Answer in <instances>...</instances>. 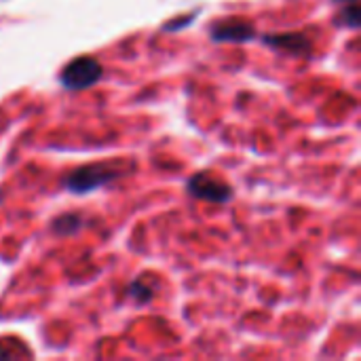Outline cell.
I'll list each match as a JSON object with an SVG mask.
<instances>
[{
	"instance_id": "cell-1",
	"label": "cell",
	"mask_w": 361,
	"mask_h": 361,
	"mask_svg": "<svg viewBox=\"0 0 361 361\" xmlns=\"http://www.w3.org/2000/svg\"><path fill=\"white\" fill-rule=\"evenodd\" d=\"M118 176H121V171H116L112 165H108V163H93V165H82V167L74 169L63 180V186L70 192L85 195V192H91L95 188H102L104 184H108L110 180H114Z\"/></svg>"
},
{
	"instance_id": "cell-2",
	"label": "cell",
	"mask_w": 361,
	"mask_h": 361,
	"mask_svg": "<svg viewBox=\"0 0 361 361\" xmlns=\"http://www.w3.org/2000/svg\"><path fill=\"white\" fill-rule=\"evenodd\" d=\"M102 74H104L102 63H99L95 57L82 55V57L72 59V61L61 70L59 82H61L68 91H82V89H89V87H93L95 82H99Z\"/></svg>"
},
{
	"instance_id": "cell-3",
	"label": "cell",
	"mask_w": 361,
	"mask_h": 361,
	"mask_svg": "<svg viewBox=\"0 0 361 361\" xmlns=\"http://www.w3.org/2000/svg\"><path fill=\"white\" fill-rule=\"evenodd\" d=\"M188 192L195 197V199H201V201H209V203H226L233 199V188L231 184H226L224 180L216 178L214 173H197L188 180L186 184Z\"/></svg>"
},
{
	"instance_id": "cell-4",
	"label": "cell",
	"mask_w": 361,
	"mask_h": 361,
	"mask_svg": "<svg viewBox=\"0 0 361 361\" xmlns=\"http://www.w3.org/2000/svg\"><path fill=\"white\" fill-rule=\"evenodd\" d=\"M209 34L216 42H247L256 36V30L247 21H220Z\"/></svg>"
},
{
	"instance_id": "cell-5",
	"label": "cell",
	"mask_w": 361,
	"mask_h": 361,
	"mask_svg": "<svg viewBox=\"0 0 361 361\" xmlns=\"http://www.w3.org/2000/svg\"><path fill=\"white\" fill-rule=\"evenodd\" d=\"M264 42L279 49V51H286V53H294V55H309L311 53V40L305 36V34H269L264 36Z\"/></svg>"
},
{
	"instance_id": "cell-6",
	"label": "cell",
	"mask_w": 361,
	"mask_h": 361,
	"mask_svg": "<svg viewBox=\"0 0 361 361\" xmlns=\"http://www.w3.org/2000/svg\"><path fill=\"white\" fill-rule=\"evenodd\" d=\"M80 226H82V218L76 216V214H66V216H61V218H57V220L53 222V228H55V233H59V235H72V233L78 231Z\"/></svg>"
},
{
	"instance_id": "cell-7",
	"label": "cell",
	"mask_w": 361,
	"mask_h": 361,
	"mask_svg": "<svg viewBox=\"0 0 361 361\" xmlns=\"http://www.w3.org/2000/svg\"><path fill=\"white\" fill-rule=\"evenodd\" d=\"M127 294H129V296H133V298H135V300H140V302H148V300L152 298V290H150V288H146L142 279L133 281V283L129 286Z\"/></svg>"
},
{
	"instance_id": "cell-8",
	"label": "cell",
	"mask_w": 361,
	"mask_h": 361,
	"mask_svg": "<svg viewBox=\"0 0 361 361\" xmlns=\"http://www.w3.org/2000/svg\"><path fill=\"white\" fill-rule=\"evenodd\" d=\"M343 21H345L349 27H357V23H360V8H357V2H351V6H347V11L343 13Z\"/></svg>"
},
{
	"instance_id": "cell-9",
	"label": "cell",
	"mask_w": 361,
	"mask_h": 361,
	"mask_svg": "<svg viewBox=\"0 0 361 361\" xmlns=\"http://www.w3.org/2000/svg\"><path fill=\"white\" fill-rule=\"evenodd\" d=\"M336 2H357V0H336Z\"/></svg>"
}]
</instances>
